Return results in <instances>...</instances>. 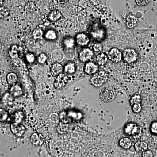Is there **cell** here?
<instances>
[{
	"label": "cell",
	"instance_id": "33",
	"mask_svg": "<svg viewBox=\"0 0 157 157\" xmlns=\"http://www.w3.org/2000/svg\"><path fill=\"white\" fill-rule=\"evenodd\" d=\"M93 49L96 52H101L103 50V45L101 43L98 42L94 45Z\"/></svg>",
	"mask_w": 157,
	"mask_h": 157
},
{
	"label": "cell",
	"instance_id": "31",
	"mask_svg": "<svg viewBox=\"0 0 157 157\" xmlns=\"http://www.w3.org/2000/svg\"><path fill=\"white\" fill-rule=\"evenodd\" d=\"M47 60V56L45 53H43L40 54V55L39 56L38 59H37L38 63L41 64H43L45 63Z\"/></svg>",
	"mask_w": 157,
	"mask_h": 157
},
{
	"label": "cell",
	"instance_id": "1",
	"mask_svg": "<svg viewBox=\"0 0 157 157\" xmlns=\"http://www.w3.org/2000/svg\"><path fill=\"white\" fill-rule=\"evenodd\" d=\"M108 78L107 73L105 71H101L94 74L90 79V82L94 86L100 87L107 82Z\"/></svg>",
	"mask_w": 157,
	"mask_h": 157
},
{
	"label": "cell",
	"instance_id": "3",
	"mask_svg": "<svg viewBox=\"0 0 157 157\" xmlns=\"http://www.w3.org/2000/svg\"><path fill=\"white\" fill-rule=\"evenodd\" d=\"M122 57L124 60L129 63H134L137 59V54L135 49L127 48L124 51Z\"/></svg>",
	"mask_w": 157,
	"mask_h": 157
},
{
	"label": "cell",
	"instance_id": "30",
	"mask_svg": "<svg viewBox=\"0 0 157 157\" xmlns=\"http://www.w3.org/2000/svg\"><path fill=\"white\" fill-rule=\"evenodd\" d=\"M43 35V32L40 29H37L35 30L33 33V36L35 39H42Z\"/></svg>",
	"mask_w": 157,
	"mask_h": 157
},
{
	"label": "cell",
	"instance_id": "32",
	"mask_svg": "<svg viewBox=\"0 0 157 157\" xmlns=\"http://www.w3.org/2000/svg\"><path fill=\"white\" fill-rule=\"evenodd\" d=\"M26 59L29 63H33L35 60V56L33 54L28 53L25 56Z\"/></svg>",
	"mask_w": 157,
	"mask_h": 157
},
{
	"label": "cell",
	"instance_id": "6",
	"mask_svg": "<svg viewBox=\"0 0 157 157\" xmlns=\"http://www.w3.org/2000/svg\"><path fill=\"white\" fill-rule=\"evenodd\" d=\"M108 59L113 63H118L122 59V54L117 48H111L108 55Z\"/></svg>",
	"mask_w": 157,
	"mask_h": 157
},
{
	"label": "cell",
	"instance_id": "34",
	"mask_svg": "<svg viewBox=\"0 0 157 157\" xmlns=\"http://www.w3.org/2000/svg\"><path fill=\"white\" fill-rule=\"evenodd\" d=\"M150 130L152 134L157 135V121L154 122L151 124Z\"/></svg>",
	"mask_w": 157,
	"mask_h": 157
},
{
	"label": "cell",
	"instance_id": "10",
	"mask_svg": "<svg viewBox=\"0 0 157 157\" xmlns=\"http://www.w3.org/2000/svg\"><path fill=\"white\" fill-rule=\"evenodd\" d=\"M98 70V65L93 62H87L84 67V71L88 75H92L97 73Z\"/></svg>",
	"mask_w": 157,
	"mask_h": 157
},
{
	"label": "cell",
	"instance_id": "22",
	"mask_svg": "<svg viewBox=\"0 0 157 157\" xmlns=\"http://www.w3.org/2000/svg\"><path fill=\"white\" fill-rule=\"evenodd\" d=\"M119 145L123 148L128 149L132 146V141L128 137H124L120 140Z\"/></svg>",
	"mask_w": 157,
	"mask_h": 157
},
{
	"label": "cell",
	"instance_id": "21",
	"mask_svg": "<svg viewBox=\"0 0 157 157\" xmlns=\"http://www.w3.org/2000/svg\"><path fill=\"white\" fill-rule=\"evenodd\" d=\"M62 17L61 12L58 10H54L51 11L48 15V19L50 21H56L59 20Z\"/></svg>",
	"mask_w": 157,
	"mask_h": 157
},
{
	"label": "cell",
	"instance_id": "38",
	"mask_svg": "<svg viewBox=\"0 0 157 157\" xmlns=\"http://www.w3.org/2000/svg\"><path fill=\"white\" fill-rule=\"evenodd\" d=\"M57 1L59 3H61V4H64V3L68 2V0H57Z\"/></svg>",
	"mask_w": 157,
	"mask_h": 157
},
{
	"label": "cell",
	"instance_id": "20",
	"mask_svg": "<svg viewBox=\"0 0 157 157\" xmlns=\"http://www.w3.org/2000/svg\"><path fill=\"white\" fill-rule=\"evenodd\" d=\"M108 59V56L106 53H104L99 54L96 58L97 63L100 66H104L106 64Z\"/></svg>",
	"mask_w": 157,
	"mask_h": 157
},
{
	"label": "cell",
	"instance_id": "9",
	"mask_svg": "<svg viewBox=\"0 0 157 157\" xmlns=\"http://www.w3.org/2000/svg\"><path fill=\"white\" fill-rule=\"evenodd\" d=\"M90 41L89 37L86 34L81 33L76 36L75 42L78 46L84 47L88 45Z\"/></svg>",
	"mask_w": 157,
	"mask_h": 157
},
{
	"label": "cell",
	"instance_id": "8",
	"mask_svg": "<svg viewBox=\"0 0 157 157\" xmlns=\"http://www.w3.org/2000/svg\"><path fill=\"white\" fill-rule=\"evenodd\" d=\"M11 132L14 135L18 137H21L25 132V128L23 125L20 123H12L11 125Z\"/></svg>",
	"mask_w": 157,
	"mask_h": 157
},
{
	"label": "cell",
	"instance_id": "17",
	"mask_svg": "<svg viewBox=\"0 0 157 157\" xmlns=\"http://www.w3.org/2000/svg\"><path fill=\"white\" fill-rule=\"evenodd\" d=\"M135 148L137 152H143L147 149V144L145 141H138L135 143Z\"/></svg>",
	"mask_w": 157,
	"mask_h": 157
},
{
	"label": "cell",
	"instance_id": "18",
	"mask_svg": "<svg viewBox=\"0 0 157 157\" xmlns=\"http://www.w3.org/2000/svg\"><path fill=\"white\" fill-rule=\"evenodd\" d=\"M24 118L23 113L21 111H16L11 115V119L13 123H21Z\"/></svg>",
	"mask_w": 157,
	"mask_h": 157
},
{
	"label": "cell",
	"instance_id": "4",
	"mask_svg": "<svg viewBox=\"0 0 157 157\" xmlns=\"http://www.w3.org/2000/svg\"><path fill=\"white\" fill-rule=\"evenodd\" d=\"M68 81L67 76L64 73H60L56 76L54 82V86L57 90H61L66 86Z\"/></svg>",
	"mask_w": 157,
	"mask_h": 157
},
{
	"label": "cell",
	"instance_id": "24",
	"mask_svg": "<svg viewBox=\"0 0 157 157\" xmlns=\"http://www.w3.org/2000/svg\"><path fill=\"white\" fill-rule=\"evenodd\" d=\"M18 80V77L15 73H10L8 74L7 76V80L9 84L14 85L16 84Z\"/></svg>",
	"mask_w": 157,
	"mask_h": 157
},
{
	"label": "cell",
	"instance_id": "23",
	"mask_svg": "<svg viewBox=\"0 0 157 157\" xmlns=\"http://www.w3.org/2000/svg\"><path fill=\"white\" fill-rule=\"evenodd\" d=\"M137 24V19L135 16L130 15L127 19L126 25L129 29L135 28Z\"/></svg>",
	"mask_w": 157,
	"mask_h": 157
},
{
	"label": "cell",
	"instance_id": "37",
	"mask_svg": "<svg viewBox=\"0 0 157 157\" xmlns=\"http://www.w3.org/2000/svg\"><path fill=\"white\" fill-rule=\"evenodd\" d=\"M142 157H153V154L151 151H144L142 155Z\"/></svg>",
	"mask_w": 157,
	"mask_h": 157
},
{
	"label": "cell",
	"instance_id": "35",
	"mask_svg": "<svg viewBox=\"0 0 157 157\" xmlns=\"http://www.w3.org/2000/svg\"><path fill=\"white\" fill-rule=\"evenodd\" d=\"M151 0H136V3L139 6H145L150 2Z\"/></svg>",
	"mask_w": 157,
	"mask_h": 157
},
{
	"label": "cell",
	"instance_id": "13",
	"mask_svg": "<svg viewBox=\"0 0 157 157\" xmlns=\"http://www.w3.org/2000/svg\"><path fill=\"white\" fill-rule=\"evenodd\" d=\"M92 36L94 39L98 40H102L105 36V32L104 29L100 27L94 29L92 33Z\"/></svg>",
	"mask_w": 157,
	"mask_h": 157
},
{
	"label": "cell",
	"instance_id": "36",
	"mask_svg": "<svg viewBox=\"0 0 157 157\" xmlns=\"http://www.w3.org/2000/svg\"><path fill=\"white\" fill-rule=\"evenodd\" d=\"M26 8H27L26 10L27 11H33L35 9V5L32 2L29 3L26 6Z\"/></svg>",
	"mask_w": 157,
	"mask_h": 157
},
{
	"label": "cell",
	"instance_id": "2",
	"mask_svg": "<svg viewBox=\"0 0 157 157\" xmlns=\"http://www.w3.org/2000/svg\"><path fill=\"white\" fill-rule=\"evenodd\" d=\"M100 98L101 101L105 103H109L114 101L116 98V94L113 90L109 88H104L101 90Z\"/></svg>",
	"mask_w": 157,
	"mask_h": 157
},
{
	"label": "cell",
	"instance_id": "19",
	"mask_svg": "<svg viewBox=\"0 0 157 157\" xmlns=\"http://www.w3.org/2000/svg\"><path fill=\"white\" fill-rule=\"evenodd\" d=\"M63 70L66 74H73L76 72V66L74 63L70 62L65 65Z\"/></svg>",
	"mask_w": 157,
	"mask_h": 157
},
{
	"label": "cell",
	"instance_id": "25",
	"mask_svg": "<svg viewBox=\"0 0 157 157\" xmlns=\"http://www.w3.org/2000/svg\"><path fill=\"white\" fill-rule=\"evenodd\" d=\"M63 45L66 48H73L75 45V40L70 37L66 38L63 41Z\"/></svg>",
	"mask_w": 157,
	"mask_h": 157
},
{
	"label": "cell",
	"instance_id": "14",
	"mask_svg": "<svg viewBox=\"0 0 157 157\" xmlns=\"http://www.w3.org/2000/svg\"><path fill=\"white\" fill-rule=\"evenodd\" d=\"M63 70V67L62 65L59 63H55L52 66L50 71L52 75L57 76L60 74Z\"/></svg>",
	"mask_w": 157,
	"mask_h": 157
},
{
	"label": "cell",
	"instance_id": "11",
	"mask_svg": "<svg viewBox=\"0 0 157 157\" xmlns=\"http://www.w3.org/2000/svg\"><path fill=\"white\" fill-rule=\"evenodd\" d=\"M138 131V127L136 124L130 123L125 127L124 132L128 135H134L136 134Z\"/></svg>",
	"mask_w": 157,
	"mask_h": 157
},
{
	"label": "cell",
	"instance_id": "16",
	"mask_svg": "<svg viewBox=\"0 0 157 157\" xmlns=\"http://www.w3.org/2000/svg\"><path fill=\"white\" fill-rule=\"evenodd\" d=\"M10 93L14 98H17L22 94V89L19 85H14L11 87Z\"/></svg>",
	"mask_w": 157,
	"mask_h": 157
},
{
	"label": "cell",
	"instance_id": "29",
	"mask_svg": "<svg viewBox=\"0 0 157 157\" xmlns=\"http://www.w3.org/2000/svg\"><path fill=\"white\" fill-rule=\"evenodd\" d=\"M9 117V113L3 108L0 109V121H4L7 119Z\"/></svg>",
	"mask_w": 157,
	"mask_h": 157
},
{
	"label": "cell",
	"instance_id": "12",
	"mask_svg": "<svg viewBox=\"0 0 157 157\" xmlns=\"http://www.w3.org/2000/svg\"><path fill=\"white\" fill-rule=\"evenodd\" d=\"M31 141L33 144L36 145H41L44 141V137L39 133H34L31 136Z\"/></svg>",
	"mask_w": 157,
	"mask_h": 157
},
{
	"label": "cell",
	"instance_id": "5",
	"mask_svg": "<svg viewBox=\"0 0 157 157\" xmlns=\"http://www.w3.org/2000/svg\"><path fill=\"white\" fill-rule=\"evenodd\" d=\"M141 101V98L139 95H134L131 98L130 103L132 106L133 112L137 113L140 112L142 109Z\"/></svg>",
	"mask_w": 157,
	"mask_h": 157
},
{
	"label": "cell",
	"instance_id": "26",
	"mask_svg": "<svg viewBox=\"0 0 157 157\" xmlns=\"http://www.w3.org/2000/svg\"><path fill=\"white\" fill-rule=\"evenodd\" d=\"M45 39L48 40H54L56 39L57 35L55 31L53 30H49L45 33Z\"/></svg>",
	"mask_w": 157,
	"mask_h": 157
},
{
	"label": "cell",
	"instance_id": "7",
	"mask_svg": "<svg viewBox=\"0 0 157 157\" xmlns=\"http://www.w3.org/2000/svg\"><path fill=\"white\" fill-rule=\"evenodd\" d=\"M94 56V52L89 48H85L79 52L78 58L80 61L85 63L90 60Z\"/></svg>",
	"mask_w": 157,
	"mask_h": 157
},
{
	"label": "cell",
	"instance_id": "15",
	"mask_svg": "<svg viewBox=\"0 0 157 157\" xmlns=\"http://www.w3.org/2000/svg\"><path fill=\"white\" fill-rule=\"evenodd\" d=\"M14 97L10 93H7L3 96L2 99V103L4 106L9 107L13 104Z\"/></svg>",
	"mask_w": 157,
	"mask_h": 157
},
{
	"label": "cell",
	"instance_id": "39",
	"mask_svg": "<svg viewBox=\"0 0 157 157\" xmlns=\"http://www.w3.org/2000/svg\"><path fill=\"white\" fill-rule=\"evenodd\" d=\"M4 0H0V7H2L3 3H4Z\"/></svg>",
	"mask_w": 157,
	"mask_h": 157
},
{
	"label": "cell",
	"instance_id": "27",
	"mask_svg": "<svg viewBox=\"0 0 157 157\" xmlns=\"http://www.w3.org/2000/svg\"><path fill=\"white\" fill-rule=\"evenodd\" d=\"M9 55L12 58H17L18 56V48L16 45H13L9 52Z\"/></svg>",
	"mask_w": 157,
	"mask_h": 157
},
{
	"label": "cell",
	"instance_id": "28",
	"mask_svg": "<svg viewBox=\"0 0 157 157\" xmlns=\"http://www.w3.org/2000/svg\"><path fill=\"white\" fill-rule=\"evenodd\" d=\"M9 11L7 8L0 7V19H3L9 15Z\"/></svg>",
	"mask_w": 157,
	"mask_h": 157
}]
</instances>
